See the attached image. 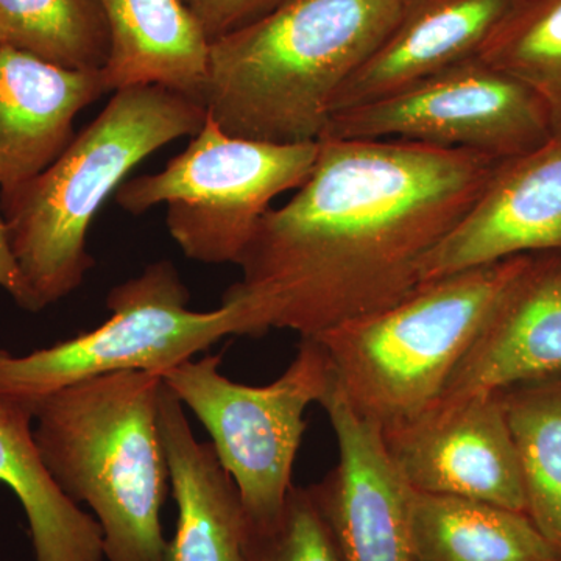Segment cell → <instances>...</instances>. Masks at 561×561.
I'll list each match as a JSON object with an SVG mask.
<instances>
[{"instance_id": "cell-3", "label": "cell", "mask_w": 561, "mask_h": 561, "mask_svg": "<svg viewBox=\"0 0 561 561\" xmlns=\"http://www.w3.org/2000/svg\"><path fill=\"white\" fill-rule=\"evenodd\" d=\"M206 117L203 103L180 92L157 84L125 88L46 171L0 190L28 312L79 289L95 264L88 231L103 203L151 153L197 135Z\"/></svg>"}, {"instance_id": "cell-21", "label": "cell", "mask_w": 561, "mask_h": 561, "mask_svg": "<svg viewBox=\"0 0 561 561\" xmlns=\"http://www.w3.org/2000/svg\"><path fill=\"white\" fill-rule=\"evenodd\" d=\"M0 44L73 70H102L111 47L99 0H0Z\"/></svg>"}, {"instance_id": "cell-8", "label": "cell", "mask_w": 561, "mask_h": 561, "mask_svg": "<svg viewBox=\"0 0 561 561\" xmlns=\"http://www.w3.org/2000/svg\"><path fill=\"white\" fill-rule=\"evenodd\" d=\"M191 295L171 261L147 265L113 287L110 319L84 334L16 357H0V394L35 398L70 383L119 371L164 375L228 335H247L234 301L219 309H190Z\"/></svg>"}, {"instance_id": "cell-1", "label": "cell", "mask_w": 561, "mask_h": 561, "mask_svg": "<svg viewBox=\"0 0 561 561\" xmlns=\"http://www.w3.org/2000/svg\"><path fill=\"white\" fill-rule=\"evenodd\" d=\"M500 162L413 140L321 138L309 179L257 224L224 301L241 306L249 337L317 339L405 300Z\"/></svg>"}, {"instance_id": "cell-7", "label": "cell", "mask_w": 561, "mask_h": 561, "mask_svg": "<svg viewBox=\"0 0 561 561\" xmlns=\"http://www.w3.org/2000/svg\"><path fill=\"white\" fill-rule=\"evenodd\" d=\"M221 354L186 360L162 382L208 431L221 467L231 476L251 526L275 522L286 505L309 405L327 397L334 370L317 339H301L289 368L268 386L232 382Z\"/></svg>"}, {"instance_id": "cell-19", "label": "cell", "mask_w": 561, "mask_h": 561, "mask_svg": "<svg viewBox=\"0 0 561 561\" xmlns=\"http://www.w3.org/2000/svg\"><path fill=\"white\" fill-rule=\"evenodd\" d=\"M412 529L420 561H561L527 513L413 490Z\"/></svg>"}, {"instance_id": "cell-5", "label": "cell", "mask_w": 561, "mask_h": 561, "mask_svg": "<svg viewBox=\"0 0 561 561\" xmlns=\"http://www.w3.org/2000/svg\"><path fill=\"white\" fill-rule=\"evenodd\" d=\"M531 256L431 280L405 300L317 337L351 408L382 432L430 412Z\"/></svg>"}, {"instance_id": "cell-12", "label": "cell", "mask_w": 561, "mask_h": 561, "mask_svg": "<svg viewBox=\"0 0 561 561\" xmlns=\"http://www.w3.org/2000/svg\"><path fill=\"white\" fill-rule=\"evenodd\" d=\"M537 253L561 256V139L496 165L481 197L423 261L421 286Z\"/></svg>"}, {"instance_id": "cell-4", "label": "cell", "mask_w": 561, "mask_h": 561, "mask_svg": "<svg viewBox=\"0 0 561 561\" xmlns=\"http://www.w3.org/2000/svg\"><path fill=\"white\" fill-rule=\"evenodd\" d=\"M162 378L119 371L35 398L33 437L62 493L101 526L105 561H168Z\"/></svg>"}, {"instance_id": "cell-14", "label": "cell", "mask_w": 561, "mask_h": 561, "mask_svg": "<svg viewBox=\"0 0 561 561\" xmlns=\"http://www.w3.org/2000/svg\"><path fill=\"white\" fill-rule=\"evenodd\" d=\"M102 70H73L0 44V190L46 171L81 110L105 94Z\"/></svg>"}, {"instance_id": "cell-9", "label": "cell", "mask_w": 561, "mask_h": 561, "mask_svg": "<svg viewBox=\"0 0 561 561\" xmlns=\"http://www.w3.org/2000/svg\"><path fill=\"white\" fill-rule=\"evenodd\" d=\"M321 138L413 140L502 161L540 149L553 136L538 95L476 57L381 101L332 114Z\"/></svg>"}, {"instance_id": "cell-2", "label": "cell", "mask_w": 561, "mask_h": 561, "mask_svg": "<svg viewBox=\"0 0 561 561\" xmlns=\"http://www.w3.org/2000/svg\"><path fill=\"white\" fill-rule=\"evenodd\" d=\"M405 0H287L209 44L203 105L234 138L317 142L343 84L378 50Z\"/></svg>"}, {"instance_id": "cell-20", "label": "cell", "mask_w": 561, "mask_h": 561, "mask_svg": "<svg viewBox=\"0 0 561 561\" xmlns=\"http://www.w3.org/2000/svg\"><path fill=\"white\" fill-rule=\"evenodd\" d=\"M522 468L527 515L561 546V373L501 390Z\"/></svg>"}, {"instance_id": "cell-6", "label": "cell", "mask_w": 561, "mask_h": 561, "mask_svg": "<svg viewBox=\"0 0 561 561\" xmlns=\"http://www.w3.org/2000/svg\"><path fill=\"white\" fill-rule=\"evenodd\" d=\"M317 157L319 140L234 138L206 117L183 153L160 172L122 183L116 202L133 216L164 203L165 225L184 256L238 265L271 203L302 186Z\"/></svg>"}, {"instance_id": "cell-24", "label": "cell", "mask_w": 561, "mask_h": 561, "mask_svg": "<svg viewBox=\"0 0 561 561\" xmlns=\"http://www.w3.org/2000/svg\"><path fill=\"white\" fill-rule=\"evenodd\" d=\"M205 32L209 44L260 21L287 0H181Z\"/></svg>"}, {"instance_id": "cell-17", "label": "cell", "mask_w": 561, "mask_h": 561, "mask_svg": "<svg viewBox=\"0 0 561 561\" xmlns=\"http://www.w3.org/2000/svg\"><path fill=\"white\" fill-rule=\"evenodd\" d=\"M110 28L106 91L168 88L203 103L209 41L181 0H99Z\"/></svg>"}, {"instance_id": "cell-16", "label": "cell", "mask_w": 561, "mask_h": 561, "mask_svg": "<svg viewBox=\"0 0 561 561\" xmlns=\"http://www.w3.org/2000/svg\"><path fill=\"white\" fill-rule=\"evenodd\" d=\"M160 430L179 507L168 561H250L251 523L210 443L195 438L186 409L162 382Z\"/></svg>"}, {"instance_id": "cell-13", "label": "cell", "mask_w": 561, "mask_h": 561, "mask_svg": "<svg viewBox=\"0 0 561 561\" xmlns=\"http://www.w3.org/2000/svg\"><path fill=\"white\" fill-rule=\"evenodd\" d=\"M560 373L561 256L538 253L502 298L435 405Z\"/></svg>"}, {"instance_id": "cell-22", "label": "cell", "mask_w": 561, "mask_h": 561, "mask_svg": "<svg viewBox=\"0 0 561 561\" xmlns=\"http://www.w3.org/2000/svg\"><path fill=\"white\" fill-rule=\"evenodd\" d=\"M479 58L529 87L561 139V0H515Z\"/></svg>"}, {"instance_id": "cell-25", "label": "cell", "mask_w": 561, "mask_h": 561, "mask_svg": "<svg viewBox=\"0 0 561 561\" xmlns=\"http://www.w3.org/2000/svg\"><path fill=\"white\" fill-rule=\"evenodd\" d=\"M0 287L9 291L11 298L27 311V290L11 251L9 231H7L2 213H0Z\"/></svg>"}, {"instance_id": "cell-11", "label": "cell", "mask_w": 561, "mask_h": 561, "mask_svg": "<svg viewBox=\"0 0 561 561\" xmlns=\"http://www.w3.org/2000/svg\"><path fill=\"white\" fill-rule=\"evenodd\" d=\"M320 405L334 431L339 461L312 491L342 561H420L413 489L391 459L381 427L351 408L335 376Z\"/></svg>"}, {"instance_id": "cell-15", "label": "cell", "mask_w": 561, "mask_h": 561, "mask_svg": "<svg viewBox=\"0 0 561 561\" xmlns=\"http://www.w3.org/2000/svg\"><path fill=\"white\" fill-rule=\"evenodd\" d=\"M515 0H405L378 50L335 98L332 114L381 101L479 57Z\"/></svg>"}, {"instance_id": "cell-26", "label": "cell", "mask_w": 561, "mask_h": 561, "mask_svg": "<svg viewBox=\"0 0 561 561\" xmlns=\"http://www.w3.org/2000/svg\"><path fill=\"white\" fill-rule=\"evenodd\" d=\"M7 353H9V351L0 350V357L5 356Z\"/></svg>"}, {"instance_id": "cell-23", "label": "cell", "mask_w": 561, "mask_h": 561, "mask_svg": "<svg viewBox=\"0 0 561 561\" xmlns=\"http://www.w3.org/2000/svg\"><path fill=\"white\" fill-rule=\"evenodd\" d=\"M250 561H342L312 486H291L275 522L251 526Z\"/></svg>"}, {"instance_id": "cell-10", "label": "cell", "mask_w": 561, "mask_h": 561, "mask_svg": "<svg viewBox=\"0 0 561 561\" xmlns=\"http://www.w3.org/2000/svg\"><path fill=\"white\" fill-rule=\"evenodd\" d=\"M382 435L413 490L527 513L501 391L435 405L413 423Z\"/></svg>"}, {"instance_id": "cell-18", "label": "cell", "mask_w": 561, "mask_h": 561, "mask_svg": "<svg viewBox=\"0 0 561 561\" xmlns=\"http://www.w3.org/2000/svg\"><path fill=\"white\" fill-rule=\"evenodd\" d=\"M35 400L0 394V482L27 516L35 561H105L94 516L62 493L33 437Z\"/></svg>"}]
</instances>
